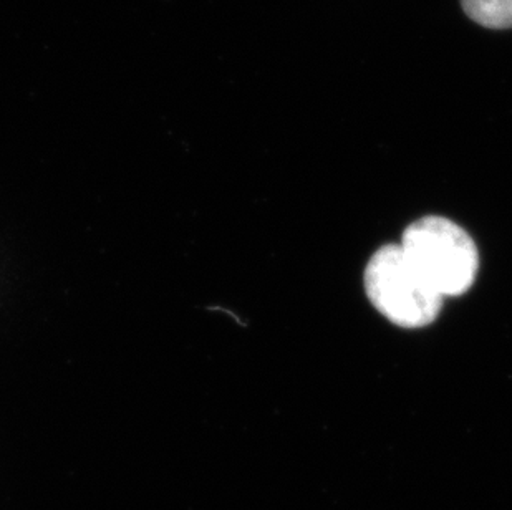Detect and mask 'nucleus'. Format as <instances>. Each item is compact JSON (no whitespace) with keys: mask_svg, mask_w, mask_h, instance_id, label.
Wrapping results in <instances>:
<instances>
[{"mask_svg":"<svg viewBox=\"0 0 512 510\" xmlns=\"http://www.w3.org/2000/svg\"><path fill=\"white\" fill-rule=\"evenodd\" d=\"M365 290L383 317L408 330L435 322L445 299L395 244L372 255L365 269Z\"/></svg>","mask_w":512,"mask_h":510,"instance_id":"obj_2","label":"nucleus"},{"mask_svg":"<svg viewBox=\"0 0 512 510\" xmlns=\"http://www.w3.org/2000/svg\"><path fill=\"white\" fill-rule=\"evenodd\" d=\"M469 19L488 29H512V0H461Z\"/></svg>","mask_w":512,"mask_h":510,"instance_id":"obj_3","label":"nucleus"},{"mask_svg":"<svg viewBox=\"0 0 512 510\" xmlns=\"http://www.w3.org/2000/svg\"><path fill=\"white\" fill-rule=\"evenodd\" d=\"M400 246L441 297H458L473 287L479 269L478 247L450 219H418L406 227Z\"/></svg>","mask_w":512,"mask_h":510,"instance_id":"obj_1","label":"nucleus"}]
</instances>
